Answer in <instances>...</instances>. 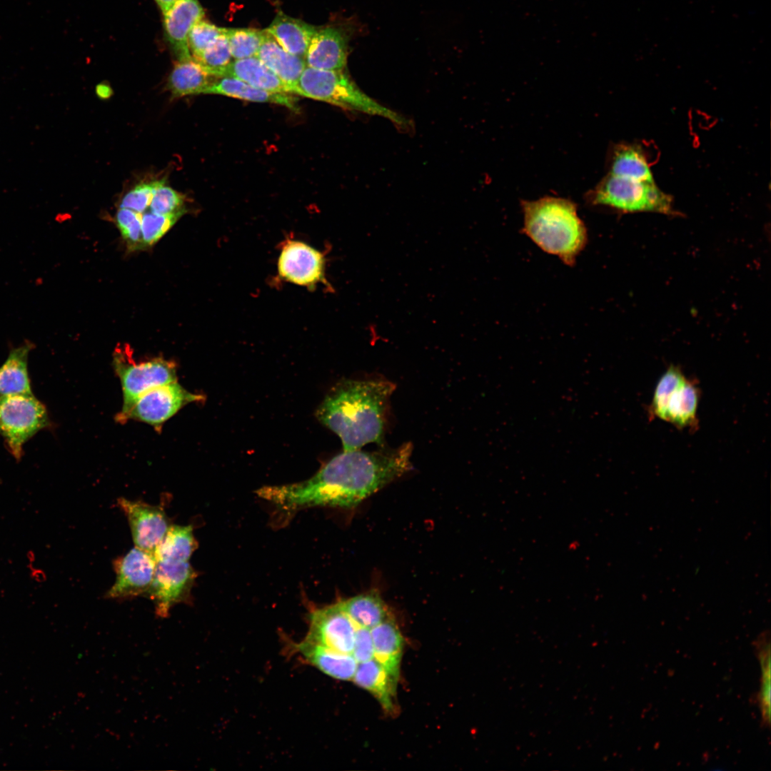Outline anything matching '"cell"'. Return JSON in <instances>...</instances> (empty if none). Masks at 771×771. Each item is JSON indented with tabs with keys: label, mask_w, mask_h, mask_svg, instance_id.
I'll list each match as a JSON object with an SVG mask.
<instances>
[{
	"label": "cell",
	"mask_w": 771,
	"mask_h": 771,
	"mask_svg": "<svg viewBox=\"0 0 771 771\" xmlns=\"http://www.w3.org/2000/svg\"><path fill=\"white\" fill-rule=\"evenodd\" d=\"M410 468L409 453L401 445L375 451H343L308 480L263 486L256 493L285 511L315 506L351 508Z\"/></svg>",
	"instance_id": "obj_1"
},
{
	"label": "cell",
	"mask_w": 771,
	"mask_h": 771,
	"mask_svg": "<svg viewBox=\"0 0 771 771\" xmlns=\"http://www.w3.org/2000/svg\"><path fill=\"white\" fill-rule=\"evenodd\" d=\"M395 388L394 383L382 379L342 380L327 393L316 416L340 438L343 451L370 443L381 445Z\"/></svg>",
	"instance_id": "obj_2"
},
{
	"label": "cell",
	"mask_w": 771,
	"mask_h": 771,
	"mask_svg": "<svg viewBox=\"0 0 771 771\" xmlns=\"http://www.w3.org/2000/svg\"><path fill=\"white\" fill-rule=\"evenodd\" d=\"M522 232L543 251L573 266L588 243L587 228L578 215L576 204L560 197L545 196L521 201Z\"/></svg>",
	"instance_id": "obj_3"
},
{
	"label": "cell",
	"mask_w": 771,
	"mask_h": 771,
	"mask_svg": "<svg viewBox=\"0 0 771 771\" xmlns=\"http://www.w3.org/2000/svg\"><path fill=\"white\" fill-rule=\"evenodd\" d=\"M291 93L348 110L379 116L391 121L400 129L407 130L411 127L408 119L366 94L343 70H322L306 66Z\"/></svg>",
	"instance_id": "obj_4"
},
{
	"label": "cell",
	"mask_w": 771,
	"mask_h": 771,
	"mask_svg": "<svg viewBox=\"0 0 771 771\" xmlns=\"http://www.w3.org/2000/svg\"><path fill=\"white\" fill-rule=\"evenodd\" d=\"M595 206H605L622 213L655 212L675 216L672 198L655 181H643L608 173L588 194Z\"/></svg>",
	"instance_id": "obj_5"
},
{
	"label": "cell",
	"mask_w": 771,
	"mask_h": 771,
	"mask_svg": "<svg viewBox=\"0 0 771 771\" xmlns=\"http://www.w3.org/2000/svg\"><path fill=\"white\" fill-rule=\"evenodd\" d=\"M700 396L697 383L679 366H670L657 383L647 407L648 417L670 423L678 429L696 430Z\"/></svg>",
	"instance_id": "obj_6"
},
{
	"label": "cell",
	"mask_w": 771,
	"mask_h": 771,
	"mask_svg": "<svg viewBox=\"0 0 771 771\" xmlns=\"http://www.w3.org/2000/svg\"><path fill=\"white\" fill-rule=\"evenodd\" d=\"M50 425L46 408L33 393L0 397V435L16 460L25 443Z\"/></svg>",
	"instance_id": "obj_7"
},
{
	"label": "cell",
	"mask_w": 771,
	"mask_h": 771,
	"mask_svg": "<svg viewBox=\"0 0 771 771\" xmlns=\"http://www.w3.org/2000/svg\"><path fill=\"white\" fill-rule=\"evenodd\" d=\"M113 364L123 393V405L119 413L127 411L133 402L147 390L177 381L176 365L173 361L155 358L136 362L131 350L126 347L116 349Z\"/></svg>",
	"instance_id": "obj_8"
},
{
	"label": "cell",
	"mask_w": 771,
	"mask_h": 771,
	"mask_svg": "<svg viewBox=\"0 0 771 771\" xmlns=\"http://www.w3.org/2000/svg\"><path fill=\"white\" fill-rule=\"evenodd\" d=\"M203 399L201 395L189 392L177 381L153 388L141 394L124 413L116 420L125 423L135 420L147 423L160 431L163 425L188 403Z\"/></svg>",
	"instance_id": "obj_9"
},
{
	"label": "cell",
	"mask_w": 771,
	"mask_h": 771,
	"mask_svg": "<svg viewBox=\"0 0 771 771\" xmlns=\"http://www.w3.org/2000/svg\"><path fill=\"white\" fill-rule=\"evenodd\" d=\"M196 573L188 561L156 562L148 595L153 600L159 618L169 615L176 604L189 601Z\"/></svg>",
	"instance_id": "obj_10"
},
{
	"label": "cell",
	"mask_w": 771,
	"mask_h": 771,
	"mask_svg": "<svg viewBox=\"0 0 771 771\" xmlns=\"http://www.w3.org/2000/svg\"><path fill=\"white\" fill-rule=\"evenodd\" d=\"M277 271L281 280L309 289L328 285L323 253L300 241L288 240L283 245Z\"/></svg>",
	"instance_id": "obj_11"
},
{
	"label": "cell",
	"mask_w": 771,
	"mask_h": 771,
	"mask_svg": "<svg viewBox=\"0 0 771 771\" xmlns=\"http://www.w3.org/2000/svg\"><path fill=\"white\" fill-rule=\"evenodd\" d=\"M156 561L153 554L134 547L114 562L116 580L106 593L109 599L125 600L148 594Z\"/></svg>",
	"instance_id": "obj_12"
},
{
	"label": "cell",
	"mask_w": 771,
	"mask_h": 771,
	"mask_svg": "<svg viewBox=\"0 0 771 771\" xmlns=\"http://www.w3.org/2000/svg\"><path fill=\"white\" fill-rule=\"evenodd\" d=\"M357 626L338 602L311 613L305 640L339 652L352 654Z\"/></svg>",
	"instance_id": "obj_13"
},
{
	"label": "cell",
	"mask_w": 771,
	"mask_h": 771,
	"mask_svg": "<svg viewBox=\"0 0 771 771\" xmlns=\"http://www.w3.org/2000/svg\"><path fill=\"white\" fill-rule=\"evenodd\" d=\"M118 505L127 518L135 547L153 554L171 525L163 508L124 498Z\"/></svg>",
	"instance_id": "obj_14"
},
{
	"label": "cell",
	"mask_w": 771,
	"mask_h": 771,
	"mask_svg": "<svg viewBox=\"0 0 771 771\" xmlns=\"http://www.w3.org/2000/svg\"><path fill=\"white\" fill-rule=\"evenodd\" d=\"M163 15L165 36L176 61L193 58L188 35L193 26L204 18L198 0H177Z\"/></svg>",
	"instance_id": "obj_15"
},
{
	"label": "cell",
	"mask_w": 771,
	"mask_h": 771,
	"mask_svg": "<svg viewBox=\"0 0 771 771\" xmlns=\"http://www.w3.org/2000/svg\"><path fill=\"white\" fill-rule=\"evenodd\" d=\"M348 56L347 38L339 29L326 27L316 31L304 60L306 66L322 70H343Z\"/></svg>",
	"instance_id": "obj_16"
},
{
	"label": "cell",
	"mask_w": 771,
	"mask_h": 771,
	"mask_svg": "<svg viewBox=\"0 0 771 771\" xmlns=\"http://www.w3.org/2000/svg\"><path fill=\"white\" fill-rule=\"evenodd\" d=\"M353 681L369 691L380 702L383 710L395 713L398 680L374 658L358 663Z\"/></svg>",
	"instance_id": "obj_17"
},
{
	"label": "cell",
	"mask_w": 771,
	"mask_h": 771,
	"mask_svg": "<svg viewBox=\"0 0 771 771\" xmlns=\"http://www.w3.org/2000/svg\"><path fill=\"white\" fill-rule=\"evenodd\" d=\"M203 94H219L252 102L276 104L295 112L299 110L298 100L292 94L261 89L232 77L216 78Z\"/></svg>",
	"instance_id": "obj_18"
},
{
	"label": "cell",
	"mask_w": 771,
	"mask_h": 771,
	"mask_svg": "<svg viewBox=\"0 0 771 771\" xmlns=\"http://www.w3.org/2000/svg\"><path fill=\"white\" fill-rule=\"evenodd\" d=\"M295 647L309 663L330 677L341 680L353 679L358 662L352 654L339 652L305 639Z\"/></svg>",
	"instance_id": "obj_19"
},
{
	"label": "cell",
	"mask_w": 771,
	"mask_h": 771,
	"mask_svg": "<svg viewBox=\"0 0 771 771\" xmlns=\"http://www.w3.org/2000/svg\"><path fill=\"white\" fill-rule=\"evenodd\" d=\"M256 56L288 86L292 94V88L306 67L304 59L284 50L266 29Z\"/></svg>",
	"instance_id": "obj_20"
},
{
	"label": "cell",
	"mask_w": 771,
	"mask_h": 771,
	"mask_svg": "<svg viewBox=\"0 0 771 771\" xmlns=\"http://www.w3.org/2000/svg\"><path fill=\"white\" fill-rule=\"evenodd\" d=\"M371 633L373 658L398 680L404 640L394 617L377 625Z\"/></svg>",
	"instance_id": "obj_21"
},
{
	"label": "cell",
	"mask_w": 771,
	"mask_h": 771,
	"mask_svg": "<svg viewBox=\"0 0 771 771\" xmlns=\"http://www.w3.org/2000/svg\"><path fill=\"white\" fill-rule=\"evenodd\" d=\"M34 344L26 341L12 348L0 367V397L32 394L28 372V358Z\"/></svg>",
	"instance_id": "obj_22"
},
{
	"label": "cell",
	"mask_w": 771,
	"mask_h": 771,
	"mask_svg": "<svg viewBox=\"0 0 771 771\" xmlns=\"http://www.w3.org/2000/svg\"><path fill=\"white\" fill-rule=\"evenodd\" d=\"M266 30L287 52L304 59L317 29L280 11Z\"/></svg>",
	"instance_id": "obj_23"
},
{
	"label": "cell",
	"mask_w": 771,
	"mask_h": 771,
	"mask_svg": "<svg viewBox=\"0 0 771 771\" xmlns=\"http://www.w3.org/2000/svg\"><path fill=\"white\" fill-rule=\"evenodd\" d=\"M223 76L235 78L268 91L291 94L288 86L256 56L233 59Z\"/></svg>",
	"instance_id": "obj_24"
},
{
	"label": "cell",
	"mask_w": 771,
	"mask_h": 771,
	"mask_svg": "<svg viewBox=\"0 0 771 771\" xmlns=\"http://www.w3.org/2000/svg\"><path fill=\"white\" fill-rule=\"evenodd\" d=\"M213 76L206 73L193 59L176 61L168 76L167 89L172 97L178 98L188 95L203 94L214 81Z\"/></svg>",
	"instance_id": "obj_25"
},
{
	"label": "cell",
	"mask_w": 771,
	"mask_h": 771,
	"mask_svg": "<svg viewBox=\"0 0 771 771\" xmlns=\"http://www.w3.org/2000/svg\"><path fill=\"white\" fill-rule=\"evenodd\" d=\"M338 602L358 625L368 629L393 616L376 591L371 590Z\"/></svg>",
	"instance_id": "obj_26"
},
{
	"label": "cell",
	"mask_w": 771,
	"mask_h": 771,
	"mask_svg": "<svg viewBox=\"0 0 771 771\" xmlns=\"http://www.w3.org/2000/svg\"><path fill=\"white\" fill-rule=\"evenodd\" d=\"M197 546L191 525H171L153 555L156 562H185L189 560Z\"/></svg>",
	"instance_id": "obj_27"
},
{
	"label": "cell",
	"mask_w": 771,
	"mask_h": 771,
	"mask_svg": "<svg viewBox=\"0 0 771 771\" xmlns=\"http://www.w3.org/2000/svg\"><path fill=\"white\" fill-rule=\"evenodd\" d=\"M610 173L643 181H654L645 154L636 144H619L613 149Z\"/></svg>",
	"instance_id": "obj_28"
},
{
	"label": "cell",
	"mask_w": 771,
	"mask_h": 771,
	"mask_svg": "<svg viewBox=\"0 0 771 771\" xmlns=\"http://www.w3.org/2000/svg\"><path fill=\"white\" fill-rule=\"evenodd\" d=\"M226 31L218 36L201 54L193 58L209 75L220 78L233 60Z\"/></svg>",
	"instance_id": "obj_29"
},
{
	"label": "cell",
	"mask_w": 771,
	"mask_h": 771,
	"mask_svg": "<svg viewBox=\"0 0 771 771\" xmlns=\"http://www.w3.org/2000/svg\"><path fill=\"white\" fill-rule=\"evenodd\" d=\"M756 645L762 670L758 697L760 708L762 720L768 726L770 721V643L768 634H762Z\"/></svg>",
	"instance_id": "obj_30"
},
{
	"label": "cell",
	"mask_w": 771,
	"mask_h": 771,
	"mask_svg": "<svg viewBox=\"0 0 771 771\" xmlns=\"http://www.w3.org/2000/svg\"><path fill=\"white\" fill-rule=\"evenodd\" d=\"M233 59L256 56L263 39V31L253 29H227L226 32Z\"/></svg>",
	"instance_id": "obj_31"
},
{
	"label": "cell",
	"mask_w": 771,
	"mask_h": 771,
	"mask_svg": "<svg viewBox=\"0 0 771 771\" xmlns=\"http://www.w3.org/2000/svg\"><path fill=\"white\" fill-rule=\"evenodd\" d=\"M141 214V227L144 248L153 246L183 215V213L156 214L151 211H146Z\"/></svg>",
	"instance_id": "obj_32"
},
{
	"label": "cell",
	"mask_w": 771,
	"mask_h": 771,
	"mask_svg": "<svg viewBox=\"0 0 771 771\" xmlns=\"http://www.w3.org/2000/svg\"><path fill=\"white\" fill-rule=\"evenodd\" d=\"M141 218L140 213L128 208H119L116 214V224L128 248L131 251L144 248Z\"/></svg>",
	"instance_id": "obj_33"
},
{
	"label": "cell",
	"mask_w": 771,
	"mask_h": 771,
	"mask_svg": "<svg viewBox=\"0 0 771 771\" xmlns=\"http://www.w3.org/2000/svg\"><path fill=\"white\" fill-rule=\"evenodd\" d=\"M185 196L172 188L160 184L154 191L150 203V211L156 214L183 213L185 208Z\"/></svg>",
	"instance_id": "obj_34"
},
{
	"label": "cell",
	"mask_w": 771,
	"mask_h": 771,
	"mask_svg": "<svg viewBox=\"0 0 771 771\" xmlns=\"http://www.w3.org/2000/svg\"><path fill=\"white\" fill-rule=\"evenodd\" d=\"M226 31V29L218 27L204 19L198 21L191 30L188 44L193 58L201 54L218 36Z\"/></svg>",
	"instance_id": "obj_35"
},
{
	"label": "cell",
	"mask_w": 771,
	"mask_h": 771,
	"mask_svg": "<svg viewBox=\"0 0 771 771\" xmlns=\"http://www.w3.org/2000/svg\"><path fill=\"white\" fill-rule=\"evenodd\" d=\"M164 179L137 184L121 198L119 208H128L142 213L149 207L155 189Z\"/></svg>",
	"instance_id": "obj_36"
},
{
	"label": "cell",
	"mask_w": 771,
	"mask_h": 771,
	"mask_svg": "<svg viewBox=\"0 0 771 771\" xmlns=\"http://www.w3.org/2000/svg\"><path fill=\"white\" fill-rule=\"evenodd\" d=\"M371 630L357 626L352 655L358 663L373 658V644Z\"/></svg>",
	"instance_id": "obj_37"
},
{
	"label": "cell",
	"mask_w": 771,
	"mask_h": 771,
	"mask_svg": "<svg viewBox=\"0 0 771 771\" xmlns=\"http://www.w3.org/2000/svg\"><path fill=\"white\" fill-rule=\"evenodd\" d=\"M96 94L100 98L107 99L111 95L112 90L109 86L101 84L96 86Z\"/></svg>",
	"instance_id": "obj_38"
},
{
	"label": "cell",
	"mask_w": 771,
	"mask_h": 771,
	"mask_svg": "<svg viewBox=\"0 0 771 771\" xmlns=\"http://www.w3.org/2000/svg\"><path fill=\"white\" fill-rule=\"evenodd\" d=\"M177 0H155L162 14L166 12Z\"/></svg>",
	"instance_id": "obj_39"
}]
</instances>
